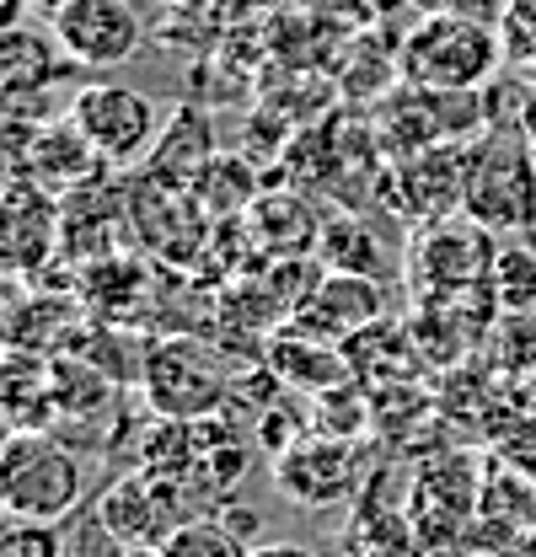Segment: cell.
Masks as SVG:
<instances>
[{
    "label": "cell",
    "mask_w": 536,
    "mask_h": 557,
    "mask_svg": "<svg viewBox=\"0 0 536 557\" xmlns=\"http://www.w3.org/2000/svg\"><path fill=\"white\" fill-rule=\"evenodd\" d=\"M81 456L49 429H5L0 440V509L16 525H65L81 509Z\"/></svg>",
    "instance_id": "1"
},
{
    "label": "cell",
    "mask_w": 536,
    "mask_h": 557,
    "mask_svg": "<svg viewBox=\"0 0 536 557\" xmlns=\"http://www.w3.org/2000/svg\"><path fill=\"white\" fill-rule=\"evenodd\" d=\"M462 214L494 236H521L536 225V145L521 129H488L467 145Z\"/></svg>",
    "instance_id": "2"
},
{
    "label": "cell",
    "mask_w": 536,
    "mask_h": 557,
    "mask_svg": "<svg viewBox=\"0 0 536 557\" xmlns=\"http://www.w3.org/2000/svg\"><path fill=\"white\" fill-rule=\"evenodd\" d=\"M499 33L467 11H435L407 33L398 70L418 91H483V81L499 70Z\"/></svg>",
    "instance_id": "3"
},
{
    "label": "cell",
    "mask_w": 536,
    "mask_h": 557,
    "mask_svg": "<svg viewBox=\"0 0 536 557\" xmlns=\"http://www.w3.org/2000/svg\"><path fill=\"white\" fill-rule=\"evenodd\" d=\"M70 119L75 129L97 145V156L108 166H134L150 156V145L161 135V108L124 81H97V86H81L75 102H70Z\"/></svg>",
    "instance_id": "4"
},
{
    "label": "cell",
    "mask_w": 536,
    "mask_h": 557,
    "mask_svg": "<svg viewBox=\"0 0 536 557\" xmlns=\"http://www.w3.org/2000/svg\"><path fill=\"white\" fill-rule=\"evenodd\" d=\"M49 33L81 70H119L145 49V16L134 0H70L60 16H49Z\"/></svg>",
    "instance_id": "5"
},
{
    "label": "cell",
    "mask_w": 536,
    "mask_h": 557,
    "mask_svg": "<svg viewBox=\"0 0 536 557\" xmlns=\"http://www.w3.org/2000/svg\"><path fill=\"white\" fill-rule=\"evenodd\" d=\"M92 509H97V520H102L124 547H167V536H172L183 520H194L188 504H183V493L167 483V478L145 472V467L113 478V483L92 498Z\"/></svg>",
    "instance_id": "6"
},
{
    "label": "cell",
    "mask_w": 536,
    "mask_h": 557,
    "mask_svg": "<svg viewBox=\"0 0 536 557\" xmlns=\"http://www.w3.org/2000/svg\"><path fill=\"white\" fill-rule=\"evenodd\" d=\"M494 231H483L477 220H435L424 225V236L413 242L407 252V278L418 295H435V289H467V284H488L494 269Z\"/></svg>",
    "instance_id": "7"
},
{
    "label": "cell",
    "mask_w": 536,
    "mask_h": 557,
    "mask_svg": "<svg viewBox=\"0 0 536 557\" xmlns=\"http://www.w3.org/2000/svg\"><path fill=\"white\" fill-rule=\"evenodd\" d=\"M273 487L301 509H338L360 487V445L338 434H306L273 461Z\"/></svg>",
    "instance_id": "8"
},
{
    "label": "cell",
    "mask_w": 536,
    "mask_h": 557,
    "mask_svg": "<svg viewBox=\"0 0 536 557\" xmlns=\"http://www.w3.org/2000/svg\"><path fill=\"white\" fill-rule=\"evenodd\" d=\"M139 381H145V403L156 408V418L194 423V418H209L226 403V375H220L204 354H194L188 344L145 348Z\"/></svg>",
    "instance_id": "9"
},
{
    "label": "cell",
    "mask_w": 536,
    "mask_h": 557,
    "mask_svg": "<svg viewBox=\"0 0 536 557\" xmlns=\"http://www.w3.org/2000/svg\"><path fill=\"white\" fill-rule=\"evenodd\" d=\"M387 317V295H381V278L365 274H333L322 269V278L312 284V295L301 300V311L284 322L295 333H312L322 344H349L354 333H365L370 322Z\"/></svg>",
    "instance_id": "10"
},
{
    "label": "cell",
    "mask_w": 536,
    "mask_h": 557,
    "mask_svg": "<svg viewBox=\"0 0 536 557\" xmlns=\"http://www.w3.org/2000/svg\"><path fill=\"white\" fill-rule=\"evenodd\" d=\"M398 205L407 220L435 225L462 214V183H467V145H429L398 161Z\"/></svg>",
    "instance_id": "11"
},
{
    "label": "cell",
    "mask_w": 536,
    "mask_h": 557,
    "mask_svg": "<svg viewBox=\"0 0 536 557\" xmlns=\"http://www.w3.org/2000/svg\"><path fill=\"white\" fill-rule=\"evenodd\" d=\"M60 247V205L38 183H16L0 199V263L38 269Z\"/></svg>",
    "instance_id": "12"
},
{
    "label": "cell",
    "mask_w": 536,
    "mask_h": 557,
    "mask_svg": "<svg viewBox=\"0 0 536 557\" xmlns=\"http://www.w3.org/2000/svg\"><path fill=\"white\" fill-rule=\"evenodd\" d=\"M209 156H215V124H209V108L183 102V108H172V119L161 124V135H156V145H150V156H145V177H156V183L188 194V183L209 166Z\"/></svg>",
    "instance_id": "13"
},
{
    "label": "cell",
    "mask_w": 536,
    "mask_h": 557,
    "mask_svg": "<svg viewBox=\"0 0 536 557\" xmlns=\"http://www.w3.org/2000/svg\"><path fill=\"white\" fill-rule=\"evenodd\" d=\"M247 220V236L258 242L264 258H317V242H322V220L312 214V205L301 194H258V205L242 214Z\"/></svg>",
    "instance_id": "14"
},
{
    "label": "cell",
    "mask_w": 536,
    "mask_h": 557,
    "mask_svg": "<svg viewBox=\"0 0 536 557\" xmlns=\"http://www.w3.org/2000/svg\"><path fill=\"white\" fill-rule=\"evenodd\" d=\"M27 172L33 183L44 188H92L97 172H108V161L97 156V145L75 129V119H60V124H44L33 145H27Z\"/></svg>",
    "instance_id": "15"
},
{
    "label": "cell",
    "mask_w": 536,
    "mask_h": 557,
    "mask_svg": "<svg viewBox=\"0 0 536 557\" xmlns=\"http://www.w3.org/2000/svg\"><path fill=\"white\" fill-rule=\"evenodd\" d=\"M268 370H273L279 386L312 392V397H322V392H333L343 381H354L343 348L322 344V338H312V333H295V327H284V333L268 344Z\"/></svg>",
    "instance_id": "16"
},
{
    "label": "cell",
    "mask_w": 536,
    "mask_h": 557,
    "mask_svg": "<svg viewBox=\"0 0 536 557\" xmlns=\"http://www.w3.org/2000/svg\"><path fill=\"white\" fill-rule=\"evenodd\" d=\"M65 65L70 60L54 33H38L27 22L0 27V97L5 91H44V86L60 81Z\"/></svg>",
    "instance_id": "17"
},
{
    "label": "cell",
    "mask_w": 536,
    "mask_h": 557,
    "mask_svg": "<svg viewBox=\"0 0 536 557\" xmlns=\"http://www.w3.org/2000/svg\"><path fill=\"white\" fill-rule=\"evenodd\" d=\"M258 194H264V183L253 177V161L247 156H220V150L209 156V166L188 183V199L204 209V220L247 214V209L258 205Z\"/></svg>",
    "instance_id": "18"
},
{
    "label": "cell",
    "mask_w": 536,
    "mask_h": 557,
    "mask_svg": "<svg viewBox=\"0 0 536 557\" xmlns=\"http://www.w3.org/2000/svg\"><path fill=\"white\" fill-rule=\"evenodd\" d=\"M317 263L333 274H365V278H387L392 274V252L381 247V236L349 214L322 220V242H317Z\"/></svg>",
    "instance_id": "19"
},
{
    "label": "cell",
    "mask_w": 536,
    "mask_h": 557,
    "mask_svg": "<svg viewBox=\"0 0 536 557\" xmlns=\"http://www.w3.org/2000/svg\"><path fill=\"white\" fill-rule=\"evenodd\" d=\"M488 289H494V300H499L504 317L536 311V247L532 242H504V247L494 252Z\"/></svg>",
    "instance_id": "20"
},
{
    "label": "cell",
    "mask_w": 536,
    "mask_h": 557,
    "mask_svg": "<svg viewBox=\"0 0 536 557\" xmlns=\"http://www.w3.org/2000/svg\"><path fill=\"white\" fill-rule=\"evenodd\" d=\"M167 557H247L253 553V542L226 520V515H209V520H183L172 536H167Z\"/></svg>",
    "instance_id": "21"
},
{
    "label": "cell",
    "mask_w": 536,
    "mask_h": 557,
    "mask_svg": "<svg viewBox=\"0 0 536 557\" xmlns=\"http://www.w3.org/2000/svg\"><path fill=\"white\" fill-rule=\"evenodd\" d=\"M130 547L97 520V509H75L60 525V557H124Z\"/></svg>",
    "instance_id": "22"
},
{
    "label": "cell",
    "mask_w": 536,
    "mask_h": 557,
    "mask_svg": "<svg viewBox=\"0 0 536 557\" xmlns=\"http://www.w3.org/2000/svg\"><path fill=\"white\" fill-rule=\"evenodd\" d=\"M312 418H317V429H322V434L360 440V434H365V403H360V386H354V381H343V386H333V392H322V397H317V408H312Z\"/></svg>",
    "instance_id": "23"
},
{
    "label": "cell",
    "mask_w": 536,
    "mask_h": 557,
    "mask_svg": "<svg viewBox=\"0 0 536 557\" xmlns=\"http://www.w3.org/2000/svg\"><path fill=\"white\" fill-rule=\"evenodd\" d=\"M0 557H60L54 525H0Z\"/></svg>",
    "instance_id": "24"
},
{
    "label": "cell",
    "mask_w": 536,
    "mask_h": 557,
    "mask_svg": "<svg viewBox=\"0 0 536 557\" xmlns=\"http://www.w3.org/2000/svg\"><path fill=\"white\" fill-rule=\"evenodd\" d=\"M301 440H306V434H301V413H290V408L273 413V408H264V418H258V445H264L273 461H279L290 445H301Z\"/></svg>",
    "instance_id": "25"
},
{
    "label": "cell",
    "mask_w": 536,
    "mask_h": 557,
    "mask_svg": "<svg viewBox=\"0 0 536 557\" xmlns=\"http://www.w3.org/2000/svg\"><path fill=\"white\" fill-rule=\"evenodd\" d=\"M247 557H317L312 547H295V542H258Z\"/></svg>",
    "instance_id": "26"
},
{
    "label": "cell",
    "mask_w": 536,
    "mask_h": 557,
    "mask_svg": "<svg viewBox=\"0 0 536 557\" xmlns=\"http://www.w3.org/2000/svg\"><path fill=\"white\" fill-rule=\"evenodd\" d=\"M413 557H477V553H467L462 542H429V547H418Z\"/></svg>",
    "instance_id": "27"
},
{
    "label": "cell",
    "mask_w": 536,
    "mask_h": 557,
    "mask_svg": "<svg viewBox=\"0 0 536 557\" xmlns=\"http://www.w3.org/2000/svg\"><path fill=\"white\" fill-rule=\"evenodd\" d=\"M521 135L536 145V86L526 91V108H521Z\"/></svg>",
    "instance_id": "28"
},
{
    "label": "cell",
    "mask_w": 536,
    "mask_h": 557,
    "mask_svg": "<svg viewBox=\"0 0 536 557\" xmlns=\"http://www.w3.org/2000/svg\"><path fill=\"white\" fill-rule=\"evenodd\" d=\"M477 557H532V553H526V542H515V547H483Z\"/></svg>",
    "instance_id": "29"
},
{
    "label": "cell",
    "mask_w": 536,
    "mask_h": 557,
    "mask_svg": "<svg viewBox=\"0 0 536 557\" xmlns=\"http://www.w3.org/2000/svg\"><path fill=\"white\" fill-rule=\"evenodd\" d=\"M27 5H33L38 16H60V11H65L70 0H27Z\"/></svg>",
    "instance_id": "30"
},
{
    "label": "cell",
    "mask_w": 536,
    "mask_h": 557,
    "mask_svg": "<svg viewBox=\"0 0 536 557\" xmlns=\"http://www.w3.org/2000/svg\"><path fill=\"white\" fill-rule=\"evenodd\" d=\"M27 0H0V27H11L16 22V11H22Z\"/></svg>",
    "instance_id": "31"
},
{
    "label": "cell",
    "mask_w": 536,
    "mask_h": 557,
    "mask_svg": "<svg viewBox=\"0 0 536 557\" xmlns=\"http://www.w3.org/2000/svg\"><path fill=\"white\" fill-rule=\"evenodd\" d=\"M178 11H204V5H215V0H172Z\"/></svg>",
    "instance_id": "32"
},
{
    "label": "cell",
    "mask_w": 536,
    "mask_h": 557,
    "mask_svg": "<svg viewBox=\"0 0 536 557\" xmlns=\"http://www.w3.org/2000/svg\"><path fill=\"white\" fill-rule=\"evenodd\" d=\"M526 408H532V418H536V375H526Z\"/></svg>",
    "instance_id": "33"
},
{
    "label": "cell",
    "mask_w": 536,
    "mask_h": 557,
    "mask_svg": "<svg viewBox=\"0 0 536 557\" xmlns=\"http://www.w3.org/2000/svg\"><path fill=\"white\" fill-rule=\"evenodd\" d=\"M124 557H167V553H161V547H130Z\"/></svg>",
    "instance_id": "34"
},
{
    "label": "cell",
    "mask_w": 536,
    "mask_h": 557,
    "mask_svg": "<svg viewBox=\"0 0 536 557\" xmlns=\"http://www.w3.org/2000/svg\"><path fill=\"white\" fill-rule=\"evenodd\" d=\"M526 553L536 557V525H532V531H526Z\"/></svg>",
    "instance_id": "35"
},
{
    "label": "cell",
    "mask_w": 536,
    "mask_h": 557,
    "mask_svg": "<svg viewBox=\"0 0 536 557\" xmlns=\"http://www.w3.org/2000/svg\"><path fill=\"white\" fill-rule=\"evenodd\" d=\"M0 520H5V509H0Z\"/></svg>",
    "instance_id": "36"
},
{
    "label": "cell",
    "mask_w": 536,
    "mask_h": 557,
    "mask_svg": "<svg viewBox=\"0 0 536 557\" xmlns=\"http://www.w3.org/2000/svg\"><path fill=\"white\" fill-rule=\"evenodd\" d=\"M0 440H5V434H0Z\"/></svg>",
    "instance_id": "37"
}]
</instances>
